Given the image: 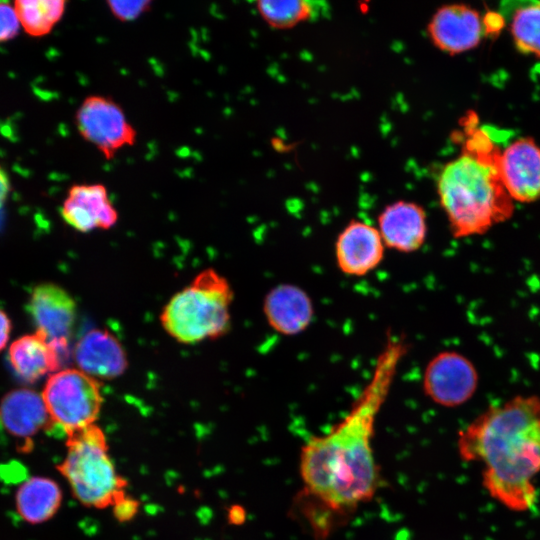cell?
I'll list each match as a JSON object with an SVG mask.
<instances>
[{
    "mask_svg": "<svg viewBox=\"0 0 540 540\" xmlns=\"http://www.w3.org/2000/svg\"><path fill=\"white\" fill-rule=\"evenodd\" d=\"M407 349L404 337L389 334L347 416L328 434L308 440L301 450L300 474L306 490L334 510L354 508L376 490L374 424Z\"/></svg>",
    "mask_w": 540,
    "mask_h": 540,
    "instance_id": "obj_1",
    "label": "cell"
},
{
    "mask_svg": "<svg viewBox=\"0 0 540 540\" xmlns=\"http://www.w3.org/2000/svg\"><path fill=\"white\" fill-rule=\"evenodd\" d=\"M464 462L481 466L486 493L511 512L532 510L540 474V396L516 395L491 405L458 432Z\"/></svg>",
    "mask_w": 540,
    "mask_h": 540,
    "instance_id": "obj_2",
    "label": "cell"
},
{
    "mask_svg": "<svg viewBox=\"0 0 540 540\" xmlns=\"http://www.w3.org/2000/svg\"><path fill=\"white\" fill-rule=\"evenodd\" d=\"M498 153L492 144L481 150L467 145L461 156L440 171L437 193L453 237L485 234L512 216L513 200L497 171Z\"/></svg>",
    "mask_w": 540,
    "mask_h": 540,
    "instance_id": "obj_3",
    "label": "cell"
},
{
    "mask_svg": "<svg viewBox=\"0 0 540 540\" xmlns=\"http://www.w3.org/2000/svg\"><path fill=\"white\" fill-rule=\"evenodd\" d=\"M233 290L228 280L212 268L200 272L164 306V330L185 344L226 334L230 328Z\"/></svg>",
    "mask_w": 540,
    "mask_h": 540,
    "instance_id": "obj_4",
    "label": "cell"
},
{
    "mask_svg": "<svg viewBox=\"0 0 540 540\" xmlns=\"http://www.w3.org/2000/svg\"><path fill=\"white\" fill-rule=\"evenodd\" d=\"M57 469L84 506L113 507L127 496V481L118 474L106 436L96 424L67 436L66 455Z\"/></svg>",
    "mask_w": 540,
    "mask_h": 540,
    "instance_id": "obj_5",
    "label": "cell"
},
{
    "mask_svg": "<svg viewBox=\"0 0 540 540\" xmlns=\"http://www.w3.org/2000/svg\"><path fill=\"white\" fill-rule=\"evenodd\" d=\"M41 395L51 426L66 436L95 424L103 404L99 382L79 369L49 375Z\"/></svg>",
    "mask_w": 540,
    "mask_h": 540,
    "instance_id": "obj_6",
    "label": "cell"
},
{
    "mask_svg": "<svg viewBox=\"0 0 540 540\" xmlns=\"http://www.w3.org/2000/svg\"><path fill=\"white\" fill-rule=\"evenodd\" d=\"M75 124L84 140L96 147L106 159L136 142L137 132L122 107L111 97L87 96L75 113Z\"/></svg>",
    "mask_w": 540,
    "mask_h": 540,
    "instance_id": "obj_7",
    "label": "cell"
},
{
    "mask_svg": "<svg viewBox=\"0 0 540 540\" xmlns=\"http://www.w3.org/2000/svg\"><path fill=\"white\" fill-rule=\"evenodd\" d=\"M479 374L464 354L444 350L434 355L422 376L424 394L435 404L454 408L465 404L477 391Z\"/></svg>",
    "mask_w": 540,
    "mask_h": 540,
    "instance_id": "obj_8",
    "label": "cell"
},
{
    "mask_svg": "<svg viewBox=\"0 0 540 540\" xmlns=\"http://www.w3.org/2000/svg\"><path fill=\"white\" fill-rule=\"evenodd\" d=\"M27 311L35 331L64 356L76 320L74 298L55 283H40L30 293Z\"/></svg>",
    "mask_w": 540,
    "mask_h": 540,
    "instance_id": "obj_9",
    "label": "cell"
},
{
    "mask_svg": "<svg viewBox=\"0 0 540 540\" xmlns=\"http://www.w3.org/2000/svg\"><path fill=\"white\" fill-rule=\"evenodd\" d=\"M497 171L513 201L540 199V147L531 138H518L498 153Z\"/></svg>",
    "mask_w": 540,
    "mask_h": 540,
    "instance_id": "obj_10",
    "label": "cell"
},
{
    "mask_svg": "<svg viewBox=\"0 0 540 540\" xmlns=\"http://www.w3.org/2000/svg\"><path fill=\"white\" fill-rule=\"evenodd\" d=\"M385 249L377 227L361 220H352L336 238L335 262L344 275L362 277L382 263Z\"/></svg>",
    "mask_w": 540,
    "mask_h": 540,
    "instance_id": "obj_11",
    "label": "cell"
},
{
    "mask_svg": "<svg viewBox=\"0 0 540 540\" xmlns=\"http://www.w3.org/2000/svg\"><path fill=\"white\" fill-rule=\"evenodd\" d=\"M427 33L435 47L451 55L473 49L486 35L483 18L463 4L440 7L431 17Z\"/></svg>",
    "mask_w": 540,
    "mask_h": 540,
    "instance_id": "obj_12",
    "label": "cell"
},
{
    "mask_svg": "<svg viewBox=\"0 0 540 540\" xmlns=\"http://www.w3.org/2000/svg\"><path fill=\"white\" fill-rule=\"evenodd\" d=\"M377 229L386 248L413 253L427 237V215L419 204L399 200L387 205L378 215Z\"/></svg>",
    "mask_w": 540,
    "mask_h": 540,
    "instance_id": "obj_13",
    "label": "cell"
},
{
    "mask_svg": "<svg viewBox=\"0 0 540 540\" xmlns=\"http://www.w3.org/2000/svg\"><path fill=\"white\" fill-rule=\"evenodd\" d=\"M64 221L79 232L109 229L118 220V212L110 202L106 187L100 183L75 184L61 206Z\"/></svg>",
    "mask_w": 540,
    "mask_h": 540,
    "instance_id": "obj_14",
    "label": "cell"
},
{
    "mask_svg": "<svg viewBox=\"0 0 540 540\" xmlns=\"http://www.w3.org/2000/svg\"><path fill=\"white\" fill-rule=\"evenodd\" d=\"M263 313L274 331L284 336H296L310 326L315 310L311 297L303 288L282 283L266 294Z\"/></svg>",
    "mask_w": 540,
    "mask_h": 540,
    "instance_id": "obj_15",
    "label": "cell"
},
{
    "mask_svg": "<svg viewBox=\"0 0 540 540\" xmlns=\"http://www.w3.org/2000/svg\"><path fill=\"white\" fill-rule=\"evenodd\" d=\"M74 358L79 370L94 378H116L128 366L121 343L105 329H92L85 333L75 346Z\"/></svg>",
    "mask_w": 540,
    "mask_h": 540,
    "instance_id": "obj_16",
    "label": "cell"
},
{
    "mask_svg": "<svg viewBox=\"0 0 540 540\" xmlns=\"http://www.w3.org/2000/svg\"><path fill=\"white\" fill-rule=\"evenodd\" d=\"M0 422L14 437L29 439L51 427L42 395L29 388H17L0 401Z\"/></svg>",
    "mask_w": 540,
    "mask_h": 540,
    "instance_id": "obj_17",
    "label": "cell"
},
{
    "mask_svg": "<svg viewBox=\"0 0 540 540\" xmlns=\"http://www.w3.org/2000/svg\"><path fill=\"white\" fill-rule=\"evenodd\" d=\"M63 355L41 334L34 332L14 340L8 361L16 376L32 384L47 374L59 371Z\"/></svg>",
    "mask_w": 540,
    "mask_h": 540,
    "instance_id": "obj_18",
    "label": "cell"
},
{
    "mask_svg": "<svg viewBox=\"0 0 540 540\" xmlns=\"http://www.w3.org/2000/svg\"><path fill=\"white\" fill-rule=\"evenodd\" d=\"M62 497L61 488L53 479L30 477L20 484L15 493L16 511L25 522L40 524L54 517Z\"/></svg>",
    "mask_w": 540,
    "mask_h": 540,
    "instance_id": "obj_19",
    "label": "cell"
},
{
    "mask_svg": "<svg viewBox=\"0 0 540 540\" xmlns=\"http://www.w3.org/2000/svg\"><path fill=\"white\" fill-rule=\"evenodd\" d=\"M499 11L516 48L540 58V1H505Z\"/></svg>",
    "mask_w": 540,
    "mask_h": 540,
    "instance_id": "obj_20",
    "label": "cell"
},
{
    "mask_svg": "<svg viewBox=\"0 0 540 540\" xmlns=\"http://www.w3.org/2000/svg\"><path fill=\"white\" fill-rule=\"evenodd\" d=\"M324 2L308 0H262L256 9L262 19L276 29H287L319 15Z\"/></svg>",
    "mask_w": 540,
    "mask_h": 540,
    "instance_id": "obj_21",
    "label": "cell"
},
{
    "mask_svg": "<svg viewBox=\"0 0 540 540\" xmlns=\"http://www.w3.org/2000/svg\"><path fill=\"white\" fill-rule=\"evenodd\" d=\"M15 9L21 28L33 37L49 34L62 19L66 1L64 0H17Z\"/></svg>",
    "mask_w": 540,
    "mask_h": 540,
    "instance_id": "obj_22",
    "label": "cell"
},
{
    "mask_svg": "<svg viewBox=\"0 0 540 540\" xmlns=\"http://www.w3.org/2000/svg\"><path fill=\"white\" fill-rule=\"evenodd\" d=\"M112 15L121 22H130L138 19L150 10L152 2L150 0H114L107 1Z\"/></svg>",
    "mask_w": 540,
    "mask_h": 540,
    "instance_id": "obj_23",
    "label": "cell"
},
{
    "mask_svg": "<svg viewBox=\"0 0 540 540\" xmlns=\"http://www.w3.org/2000/svg\"><path fill=\"white\" fill-rule=\"evenodd\" d=\"M21 24L14 3L0 1V42L13 39Z\"/></svg>",
    "mask_w": 540,
    "mask_h": 540,
    "instance_id": "obj_24",
    "label": "cell"
},
{
    "mask_svg": "<svg viewBox=\"0 0 540 540\" xmlns=\"http://www.w3.org/2000/svg\"><path fill=\"white\" fill-rule=\"evenodd\" d=\"M139 503L130 496H126L113 506L114 514L117 520L127 521L137 513Z\"/></svg>",
    "mask_w": 540,
    "mask_h": 540,
    "instance_id": "obj_25",
    "label": "cell"
},
{
    "mask_svg": "<svg viewBox=\"0 0 540 540\" xmlns=\"http://www.w3.org/2000/svg\"><path fill=\"white\" fill-rule=\"evenodd\" d=\"M12 330L11 319L0 309V352L6 347Z\"/></svg>",
    "mask_w": 540,
    "mask_h": 540,
    "instance_id": "obj_26",
    "label": "cell"
},
{
    "mask_svg": "<svg viewBox=\"0 0 540 540\" xmlns=\"http://www.w3.org/2000/svg\"><path fill=\"white\" fill-rule=\"evenodd\" d=\"M485 33L498 32L504 25L505 21L502 15L499 13H489L483 18Z\"/></svg>",
    "mask_w": 540,
    "mask_h": 540,
    "instance_id": "obj_27",
    "label": "cell"
},
{
    "mask_svg": "<svg viewBox=\"0 0 540 540\" xmlns=\"http://www.w3.org/2000/svg\"><path fill=\"white\" fill-rule=\"evenodd\" d=\"M11 190L10 181L7 174L0 167V209L3 207Z\"/></svg>",
    "mask_w": 540,
    "mask_h": 540,
    "instance_id": "obj_28",
    "label": "cell"
}]
</instances>
